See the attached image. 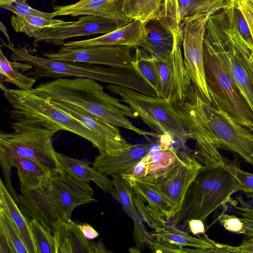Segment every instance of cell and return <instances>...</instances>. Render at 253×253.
<instances>
[{
  "mask_svg": "<svg viewBox=\"0 0 253 253\" xmlns=\"http://www.w3.org/2000/svg\"><path fill=\"white\" fill-rule=\"evenodd\" d=\"M89 182L63 170L51 173L38 187L18 195V205L29 219L38 220L50 233L60 222L71 219L78 206L97 201Z\"/></svg>",
  "mask_w": 253,
  "mask_h": 253,
  "instance_id": "obj_1",
  "label": "cell"
},
{
  "mask_svg": "<svg viewBox=\"0 0 253 253\" xmlns=\"http://www.w3.org/2000/svg\"><path fill=\"white\" fill-rule=\"evenodd\" d=\"M34 89L52 99L80 107L112 125L132 131L146 139L157 135L154 131L134 126L126 116L137 119L138 114L120 100L107 93L95 80L62 77L40 84Z\"/></svg>",
  "mask_w": 253,
  "mask_h": 253,
  "instance_id": "obj_2",
  "label": "cell"
},
{
  "mask_svg": "<svg viewBox=\"0 0 253 253\" xmlns=\"http://www.w3.org/2000/svg\"><path fill=\"white\" fill-rule=\"evenodd\" d=\"M3 91L11 108L9 114L13 120L12 126L41 125L58 127L88 140L97 149L99 154L108 155L104 143L95 131L54 106L34 88L26 90L6 88Z\"/></svg>",
  "mask_w": 253,
  "mask_h": 253,
  "instance_id": "obj_3",
  "label": "cell"
},
{
  "mask_svg": "<svg viewBox=\"0 0 253 253\" xmlns=\"http://www.w3.org/2000/svg\"><path fill=\"white\" fill-rule=\"evenodd\" d=\"M224 164L203 165L188 187L180 210L171 218L173 225L193 218L204 221L241 191L239 181Z\"/></svg>",
  "mask_w": 253,
  "mask_h": 253,
  "instance_id": "obj_4",
  "label": "cell"
},
{
  "mask_svg": "<svg viewBox=\"0 0 253 253\" xmlns=\"http://www.w3.org/2000/svg\"><path fill=\"white\" fill-rule=\"evenodd\" d=\"M14 131L0 133V163L5 184L9 193L17 203V195L12 185L11 169L13 160L25 158L38 162L54 173L63 169L54 150L52 139L61 129L58 127L31 125L12 126Z\"/></svg>",
  "mask_w": 253,
  "mask_h": 253,
  "instance_id": "obj_5",
  "label": "cell"
},
{
  "mask_svg": "<svg viewBox=\"0 0 253 253\" xmlns=\"http://www.w3.org/2000/svg\"><path fill=\"white\" fill-rule=\"evenodd\" d=\"M207 86L211 104L253 132V113L211 44L204 38Z\"/></svg>",
  "mask_w": 253,
  "mask_h": 253,
  "instance_id": "obj_6",
  "label": "cell"
},
{
  "mask_svg": "<svg viewBox=\"0 0 253 253\" xmlns=\"http://www.w3.org/2000/svg\"><path fill=\"white\" fill-rule=\"evenodd\" d=\"M107 88L119 95L154 132L176 139L182 145L190 139L178 112L172 104L164 98L148 96L117 85L109 84Z\"/></svg>",
  "mask_w": 253,
  "mask_h": 253,
  "instance_id": "obj_7",
  "label": "cell"
},
{
  "mask_svg": "<svg viewBox=\"0 0 253 253\" xmlns=\"http://www.w3.org/2000/svg\"><path fill=\"white\" fill-rule=\"evenodd\" d=\"M7 47L12 51V60L29 63L32 66L33 68L25 75L36 79L80 77L120 85L125 77L121 67L53 60L33 55L25 47L15 48L12 42L8 43Z\"/></svg>",
  "mask_w": 253,
  "mask_h": 253,
  "instance_id": "obj_8",
  "label": "cell"
},
{
  "mask_svg": "<svg viewBox=\"0 0 253 253\" xmlns=\"http://www.w3.org/2000/svg\"><path fill=\"white\" fill-rule=\"evenodd\" d=\"M195 96L202 121L214 145L236 153L253 167V132L224 111L205 102L196 92Z\"/></svg>",
  "mask_w": 253,
  "mask_h": 253,
  "instance_id": "obj_9",
  "label": "cell"
},
{
  "mask_svg": "<svg viewBox=\"0 0 253 253\" xmlns=\"http://www.w3.org/2000/svg\"><path fill=\"white\" fill-rule=\"evenodd\" d=\"M204 38L213 48L253 113V85L237 43L223 26L217 12L209 17Z\"/></svg>",
  "mask_w": 253,
  "mask_h": 253,
  "instance_id": "obj_10",
  "label": "cell"
},
{
  "mask_svg": "<svg viewBox=\"0 0 253 253\" xmlns=\"http://www.w3.org/2000/svg\"><path fill=\"white\" fill-rule=\"evenodd\" d=\"M210 14L204 13L185 19L180 23L182 31V44L184 64L198 95L206 103L211 104L205 72L203 39Z\"/></svg>",
  "mask_w": 253,
  "mask_h": 253,
  "instance_id": "obj_11",
  "label": "cell"
},
{
  "mask_svg": "<svg viewBox=\"0 0 253 253\" xmlns=\"http://www.w3.org/2000/svg\"><path fill=\"white\" fill-rule=\"evenodd\" d=\"M180 26L175 31L174 43L169 55L157 60L161 80L159 97L173 105L180 104L186 100L191 80L186 70L180 45L182 42Z\"/></svg>",
  "mask_w": 253,
  "mask_h": 253,
  "instance_id": "obj_12",
  "label": "cell"
},
{
  "mask_svg": "<svg viewBox=\"0 0 253 253\" xmlns=\"http://www.w3.org/2000/svg\"><path fill=\"white\" fill-rule=\"evenodd\" d=\"M134 47L105 45L43 53L53 60L132 69Z\"/></svg>",
  "mask_w": 253,
  "mask_h": 253,
  "instance_id": "obj_13",
  "label": "cell"
},
{
  "mask_svg": "<svg viewBox=\"0 0 253 253\" xmlns=\"http://www.w3.org/2000/svg\"><path fill=\"white\" fill-rule=\"evenodd\" d=\"M127 24L101 16L84 15L81 16L78 21H70L67 25L43 29L33 37L34 44L45 42L63 45L67 39L107 34Z\"/></svg>",
  "mask_w": 253,
  "mask_h": 253,
  "instance_id": "obj_14",
  "label": "cell"
},
{
  "mask_svg": "<svg viewBox=\"0 0 253 253\" xmlns=\"http://www.w3.org/2000/svg\"><path fill=\"white\" fill-rule=\"evenodd\" d=\"M202 166L193 157L183 153L180 163L155 180L172 206L171 218L180 210L188 187Z\"/></svg>",
  "mask_w": 253,
  "mask_h": 253,
  "instance_id": "obj_15",
  "label": "cell"
},
{
  "mask_svg": "<svg viewBox=\"0 0 253 253\" xmlns=\"http://www.w3.org/2000/svg\"><path fill=\"white\" fill-rule=\"evenodd\" d=\"M44 96L54 106L71 115L85 126L95 131L104 143L108 155H118L133 145L123 137L119 127L112 125L75 105Z\"/></svg>",
  "mask_w": 253,
  "mask_h": 253,
  "instance_id": "obj_16",
  "label": "cell"
},
{
  "mask_svg": "<svg viewBox=\"0 0 253 253\" xmlns=\"http://www.w3.org/2000/svg\"><path fill=\"white\" fill-rule=\"evenodd\" d=\"M178 26L163 17L150 19L144 24L138 46L157 60L166 59L173 49L175 31Z\"/></svg>",
  "mask_w": 253,
  "mask_h": 253,
  "instance_id": "obj_17",
  "label": "cell"
},
{
  "mask_svg": "<svg viewBox=\"0 0 253 253\" xmlns=\"http://www.w3.org/2000/svg\"><path fill=\"white\" fill-rule=\"evenodd\" d=\"M52 13L53 17L66 15L72 17L92 15L126 23L132 21L122 12V0H80L66 5H55Z\"/></svg>",
  "mask_w": 253,
  "mask_h": 253,
  "instance_id": "obj_18",
  "label": "cell"
},
{
  "mask_svg": "<svg viewBox=\"0 0 253 253\" xmlns=\"http://www.w3.org/2000/svg\"><path fill=\"white\" fill-rule=\"evenodd\" d=\"M144 23L134 20L110 33L87 40L65 42L60 49L69 50L98 45L138 46L142 38Z\"/></svg>",
  "mask_w": 253,
  "mask_h": 253,
  "instance_id": "obj_19",
  "label": "cell"
},
{
  "mask_svg": "<svg viewBox=\"0 0 253 253\" xmlns=\"http://www.w3.org/2000/svg\"><path fill=\"white\" fill-rule=\"evenodd\" d=\"M152 143L133 144L129 148L114 156L99 154L92 168L105 176L122 175L141 161L149 153Z\"/></svg>",
  "mask_w": 253,
  "mask_h": 253,
  "instance_id": "obj_20",
  "label": "cell"
},
{
  "mask_svg": "<svg viewBox=\"0 0 253 253\" xmlns=\"http://www.w3.org/2000/svg\"><path fill=\"white\" fill-rule=\"evenodd\" d=\"M52 233L56 253H94L95 242H90L72 219L58 223Z\"/></svg>",
  "mask_w": 253,
  "mask_h": 253,
  "instance_id": "obj_21",
  "label": "cell"
},
{
  "mask_svg": "<svg viewBox=\"0 0 253 253\" xmlns=\"http://www.w3.org/2000/svg\"><path fill=\"white\" fill-rule=\"evenodd\" d=\"M122 176L127 181L134 193L143 202L147 203L167 221L171 219L172 206L160 190L156 181L145 177Z\"/></svg>",
  "mask_w": 253,
  "mask_h": 253,
  "instance_id": "obj_22",
  "label": "cell"
},
{
  "mask_svg": "<svg viewBox=\"0 0 253 253\" xmlns=\"http://www.w3.org/2000/svg\"><path fill=\"white\" fill-rule=\"evenodd\" d=\"M62 169L76 178L89 182L93 181L104 192L110 195L114 190L112 180L102 175L84 161L57 152Z\"/></svg>",
  "mask_w": 253,
  "mask_h": 253,
  "instance_id": "obj_23",
  "label": "cell"
},
{
  "mask_svg": "<svg viewBox=\"0 0 253 253\" xmlns=\"http://www.w3.org/2000/svg\"><path fill=\"white\" fill-rule=\"evenodd\" d=\"M0 207L5 211L17 228L29 253H38L32 236L29 220L22 213L2 180L0 182Z\"/></svg>",
  "mask_w": 253,
  "mask_h": 253,
  "instance_id": "obj_24",
  "label": "cell"
},
{
  "mask_svg": "<svg viewBox=\"0 0 253 253\" xmlns=\"http://www.w3.org/2000/svg\"><path fill=\"white\" fill-rule=\"evenodd\" d=\"M154 238L182 247H190L196 249H215L219 252V244L210 239L205 233L204 238L193 237L186 232L178 229L174 225L167 224L163 228L150 233Z\"/></svg>",
  "mask_w": 253,
  "mask_h": 253,
  "instance_id": "obj_25",
  "label": "cell"
},
{
  "mask_svg": "<svg viewBox=\"0 0 253 253\" xmlns=\"http://www.w3.org/2000/svg\"><path fill=\"white\" fill-rule=\"evenodd\" d=\"M12 167L17 169L21 193L38 187L52 173L38 162L29 158L15 159Z\"/></svg>",
  "mask_w": 253,
  "mask_h": 253,
  "instance_id": "obj_26",
  "label": "cell"
},
{
  "mask_svg": "<svg viewBox=\"0 0 253 253\" xmlns=\"http://www.w3.org/2000/svg\"><path fill=\"white\" fill-rule=\"evenodd\" d=\"M147 163V173L144 177L150 180H156L165 174L182 160V154L178 155L171 147L162 148L145 157Z\"/></svg>",
  "mask_w": 253,
  "mask_h": 253,
  "instance_id": "obj_27",
  "label": "cell"
},
{
  "mask_svg": "<svg viewBox=\"0 0 253 253\" xmlns=\"http://www.w3.org/2000/svg\"><path fill=\"white\" fill-rule=\"evenodd\" d=\"M133 69L159 97L161 80L156 60L139 46L134 47Z\"/></svg>",
  "mask_w": 253,
  "mask_h": 253,
  "instance_id": "obj_28",
  "label": "cell"
},
{
  "mask_svg": "<svg viewBox=\"0 0 253 253\" xmlns=\"http://www.w3.org/2000/svg\"><path fill=\"white\" fill-rule=\"evenodd\" d=\"M164 0H122L123 14L129 20H138L145 23L160 17Z\"/></svg>",
  "mask_w": 253,
  "mask_h": 253,
  "instance_id": "obj_29",
  "label": "cell"
},
{
  "mask_svg": "<svg viewBox=\"0 0 253 253\" xmlns=\"http://www.w3.org/2000/svg\"><path fill=\"white\" fill-rule=\"evenodd\" d=\"M11 25L16 32L24 33L33 38L35 35L47 28L67 25L70 21L36 16L13 15L10 19Z\"/></svg>",
  "mask_w": 253,
  "mask_h": 253,
  "instance_id": "obj_30",
  "label": "cell"
},
{
  "mask_svg": "<svg viewBox=\"0 0 253 253\" xmlns=\"http://www.w3.org/2000/svg\"><path fill=\"white\" fill-rule=\"evenodd\" d=\"M180 23L190 17L204 13L212 15L229 6L231 0H177Z\"/></svg>",
  "mask_w": 253,
  "mask_h": 253,
  "instance_id": "obj_31",
  "label": "cell"
},
{
  "mask_svg": "<svg viewBox=\"0 0 253 253\" xmlns=\"http://www.w3.org/2000/svg\"><path fill=\"white\" fill-rule=\"evenodd\" d=\"M114 190L111 195L112 198L119 203L123 210L132 220L139 215L133 202L134 192L127 181L122 175H111Z\"/></svg>",
  "mask_w": 253,
  "mask_h": 253,
  "instance_id": "obj_32",
  "label": "cell"
},
{
  "mask_svg": "<svg viewBox=\"0 0 253 253\" xmlns=\"http://www.w3.org/2000/svg\"><path fill=\"white\" fill-rule=\"evenodd\" d=\"M0 73L4 81L14 84L20 90L32 89L36 82V78L23 74L13 67L1 49L0 50Z\"/></svg>",
  "mask_w": 253,
  "mask_h": 253,
  "instance_id": "obj_33",
  "label": "cell"
},
{
  "mask_svg": "<svg viewBox=\"0 0 253 253\" xmlns=\"http://www.w3.org/2000/svg\"><path fill=\"white\" fill-rule=\"evenodd\" d=\"M31 231L38 253H56L55 239L37 219L29 220Z\"/></svg>",
  "mask_w": 253,
  "mask_h": 253,
  "instance_id": "obj_34",
  "label": "cell"
},
{
  "mask_svg": "<svg viewBox=\"0 0 253 253\" xmlns=\"http://www.w3.org/2000/svg\"><path fill=\"white\" fill-rule=\"evenodd\" d=\"M0 230L8 239L15 253H29L17 228L1 207H0Z\"/></svg>",
  "mask_w": 253,
  "mask_h": 253,
  "instance_id": "obj_35",
  "label": "cell"
},
{
  "mask_svg": "<svg viewBox=\"0 0 253 253\" xmlns=\"http://www.w3.org/2000/svg\"><path fill=\"white\" fill-rule=\"evenodd\" d=\"M133 200L139 215L150 228L160 230L167 224V220L152 207L146 204L137 195L133 197Z\"/></svg>",
  "mask_w": 253,
  "mask_h": 253,
  "instance_id": "obj_36",
  "label": "cell"
},
{
  "mask_svg": "<svg viewBox=\"0 0 253 253\" xmlns=\"http://www.w3.org/2000/svg\"><path fill=\"white\" fill-rule=\"evenodd\" d=\"M0 7L19 16H36L45 18H53L52 12L48 13L34 9L27 3L26 0H17L14 2V4H5Z\"/></svg>",
  "mask_w": 253,
  "mask_h": 253,
  "instance_id": "obj_37",
  "label": "cell"
},
{
  "mask_svg": "<svg viewBox=\"0 0 253 253\" xmlns=\"http://www.w3.org/2000/svg\"><path fill=\"white\" fill-rule=\"evenodd\" d=\"M228 204L243 218L245 227L253 229V207L246 202L242 195H238L233 199L231 198Z\"/></svg>",
  "mask_w": 253,
  "mask_h": 253,
  "instance_id": "obj_38",
  "label": "cell"
},
{
  "mask_svg": "<svg viewBox=\"0 0 253 253\" xmlns=\"http://www.w3.org/2000/svg\"><path fill=\"white\" fill-rule=\"evenodd\" d=\"M146 244L154 253H188V248H183L154 238L151 235Z\"/></svg>",
  "mask_w": 253,
  "mask_h": 253,
  "instance_id": "obj_39",
  "label": "cell"
},
{
  "mask_svg": "<svg viewBox=\"0 0 253 253\" xmlns=\"http://www.w3.org/2000/svg\"><path fill=\"white\" fill-rule=\"evenodd\" d=\"M218 220L224 229L229 232L242 234L245 232V223L241 217L222 213L218 216Z\"/></svg>",
  "mask_w": 253,
  "mask_h": 253,
  "instance_id": "obj_40",
  "label": "cell"
},
{
  "mask_svg": "<svg viewBox=\"0 0 253 253\" xmlns=\"http://www.w3.org/2000/svg\"><path fill=\"white\" fill-rule=\"evenodd\" d=\"M160 17L170 21L175 26L180 25V15L177 0H164Z\"/></svg>",
  "mask_w": 253,
  "mask_h": 253,
  "instance_id": "obj_41",
  "label": "cell"
},
{
  "mask_svg": "<svg viewBox=\"0 0 253 253\" xmlns=\"http://www.w3.org/2000/svg\"><path fill=\"white\" fill-rule=\"evenodd\" d=\"M133 223V239L136 244L143 249L144 244H146L150 233L148 232L143 223V220L140 215L132 220Z\"/></svg>",
  "mask_w": 253,
  "mask_h": 253,
  "instance_id": "obj_42",
  "label": "cell"
},
{
  "mask_svg": "<svg viewBox=\"0 0 253 253\" xmlns=\"http://www.w3.org/2000/svg\"><path fill=\"white\" fill-rule=\"evenodd\" d=\"M219 253H253V238L246 236L237 246L220 244Z\"/></svg>",
  "mask_w": 253,
  "mask_h": 253,
  "instance_id": "obj_43",
  "label": "cell"
},
{
  "mask_svg": "<svg viewBox=\"0 0 253 253\" xmlns=\"http://www.w3.org/2000/svg\"><path fill=\"white\" fill-rule=\"evenodd\" d=\"M233 1L243 14L249 26L253 40V0Z\"/></svg>",
  "mask_w": 253,
  "mask_h": 253,
  "instance_id": "obj_44",
  "label": "cell"
},
{
  "mask_svg": "<svg viewBox=\"0 0 253 253\" xmlns=\"http://www.w3.org/2000/svg\"><path fill=\"white\" fill-rule=\"evenodd\" d=\"M243 64L253 85V53L248 48L237 44Z\"/></svg>",
  "mask_w": 253,
  "mask_h": 253,
  "instance_id": "obj_45",
  "label": "cell"
},
{
  "mask_svg": "<svg viewBox=\"0 0 253 253\" xmlns=\"http://www.w3.org/2000/svg\"><path fill=\"white\" fill-rule=\"evenodd\" d=\"M147 163L144 157L141 161L122 175L132 177H145L147 173Z\"/></svg>",
  "mask_w": 253,
  "mask_h": 253,
  "instance_id": "obj_46",
  "label": "cell"
},
{
  "mask_svg": "<svg viewBox=\"0 0 253 253\" xmlns=\"http://www.w3.org/2000/svg\"><path fill=\"white\" fill-rule=\"evenodd\" d=\"M190 232L194 235L204 234L205 227L204 221L199 219H191L187 221Z\"/></svg>",
  "mask_w": 253,
  "mask_h": 253,
  "instance_id": "obj_47",
  "label": "cell"
},
{
  "mask_svg": "<svg viewBox=\"0 0 253 253\" xmlns=\"http://www.w3.org/2000/svg\"><path fill=\"white\" fill-rule=\"evenodd\" d=\"M78 226L84 235L89 240L97 238L99 235L98 232L89 224H79Z\"/></svg>",
  "mask_w": 253,
  "mask_h": 253,
  "instance_id": "obj_48",
  "label": "cell"
},
{
  "mask_svg": "<svg viewBox=\"0 0 253 253\" xmlns=\"http://www.w3.org/2000/svg\"><path fill=\"white\" fill-rule=\"evenodd\" d=\"M0 253H15L10 242L0 230Z\"/></svg>",
  "mask_w": 253,
  "mask_h": 253,
  "instance_id": "obj_49",
  "label": "cell"
},
{
  "mask_svg": "<svg viewBox=\"0 0 253 253\" xmlns=\"http://www.w3.org/2000/svg\"><path fill=\"white\" fill-rule=\"evenodd\" d=\"M142 249L140 245L136 244L135 246L129 248L128 252L131 253H141Z\"/></svg>",
  "mask_w": 253,
  "mask_h": 253,
  "instance_id": "obj_50",
  "label": "cell"
},
{
  "mask_svg": "<svg viewBox=\"0 0 253 253\" xmlns=\"http://www.w3.org/2000/svg\"><path fill=\"white\" fill-rule=\"evenodd\" d=\"M0 27L1 31L4 34V35H5V36L6 38L7 39V41H8V43L11 42H10V38L9 37V36H8L7 32V30H6L5 27L4 26V25L3 24V23L1 22H0Z\"/></svg>",
  "mask_w": 253,
  "mask_h": 253,
  "instance_id": "obj_51",
  "label": "cell"
},
{
  "mask_svg": "<svg viewBox=\"0 0 253 253\" xmlns=\"http://www.w3.org/2000/svg\"><path fill=\"white\" fill-rule=\"evenodd\" d=\"M246 236L253 238V229L245 227V232L244 234Z\"/></svg>",
  "mask_w": 253,
  "mask_h": 253,
  "instance_id": "obj_52",
  "label": "cell"
},
{
  "mask_svg": "<svg viewBox=\"0 0 253 253\" xmlns=\"http://www.w3.org/2000/svg\"><path fill=\"white\" fill-rule=\"evenodd\" d=\"M232 1H233L234 0H231Z\"/></svg>",
  "mask_w": 253,
  "mask_h": 253,
  "instance_id": "obj_53",
  "label": "cell"
}]
</instances>
